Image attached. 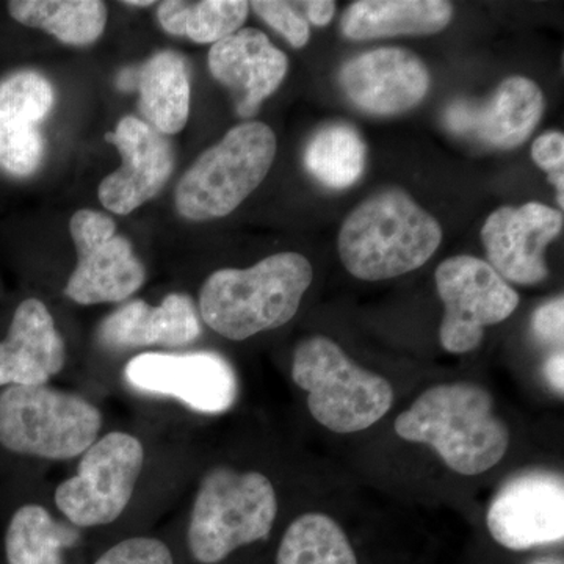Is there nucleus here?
Here are the masks:
<instances>
[{
	"label": "nucleus",
	"mask_w": 564,
	"mask_h": 564,
	"mask_svg": "<svg viewBox=\"0 0 564 564\" xmlns=\"http://www.w3.org/2000/svg\"><path fill=\"white\" fill-rule=\"evenodd\" d=\"M491 393L473 383L440 384L419 397L395 421V433L426 444L456 474L480 475L500 463L510 430L496 414Z\"/></svg>",
	"instance_id": "f257e3e1"
},
{
	"label": "nucleus",
	"mask_w": 564,
	"mask_h": 564,
	"mask_svg": "<svg viewBox=\"0 0 564 564\" xmlns=\"http://www.w3.org/2000/svg\"><path fill=\"white\" fill-rule=\"evenodd\" d=\"M313 278V265L296 252L269 256L251 269L218 270L203 284L199 313L215 333L240 343L291 322Z\"/></svg>",
	"instance_id": "f03ea898"
},
{
	"label": "nucleus",
	"mask_w": 564,
	"mask_h": 564,
	"mask_svg": "<svg viewBox=\"0 0 564 564\" xmlns=\"http://www.w3.org/2000/svg\"><path fill=\"white\" fill-rule=\"evenodd\" d=\"M443 228L408 193H375L345 218L339 254L362 281H384L414 272L440 248Z\"/></svg>",
	"instance_id": "7ed1b4c3"
},
{
	"label": "nucleus",
	"mask_w": 564,
	"mask_h": 564,
	"mask_svg": "<svg viewBox=\"0 0 564 564\" xmlns=\"http://www.w3.org/2000/svg\"><path fill=\"white\" fill-rule=\"evenodd\" d=\"M278 510L276 491L265 475L228 467L210 470L199 484L188 519L192 558L218 564L237 549L267 540Z\"/></svg>",
	"instance_id": "20e7f679"
},
{
	"label": "nucleus",
	"mask_w": 564,
	"mask_h": 564,
	"mask_svg": "<svg viewBox=\"0 0 564 564\" xmlns=\"http://www.w3.org/2000/svg\"><path fill=\"white\" fill-rule=\"evenodd\" d=\"M102 413L77 393L51 386L0 389V451L20 458L69 462L95 444Z\"/></svg>",
	"instance_id": "39448f33"
},
{
	"label": "nucleus",
	"mask_w": 564,
	"mask_h": 564,
	"mask_svg": "<svg viewBox=\"0 0 564 564\" xmlns=\"http://www.w3.org/2000/svg\"><path fill=\"white\" fill-rule=\"evenodd\" d=\"M292 380L307 393L315 421L334 433L364 432L391 411L388 380L356 366L336 343L315 336L296 348Z\"/></svg>",
	"instance_id": "423d86ee"
},
{
	"label": "nucleus",
	"mask_w": 564,
	"mask_h": 564,
	"mask_svg": "<svg viewBox=\"0 0 564 564\" xmlns=\"http://www.w3.org/2000/svg\"><path fill=\"white\" fill-rule=\"evenodd\" d=\"M276 148V137L263 122L236 126L182 176L176 188L182 217L204 221L231 214L265 180Z\"/></svg>",
	"instance_id": "0eeeda50"
},
{
	"label": "nucleus",
	"mask_w": 564,
	"mask_h": 564,
	"mask_svg": "<svg viewBox=\"0 0 564 564\" xmlns=\"http://www.w3.org/2000/svg\"><path fill=\"white\" fill-rule=\"evenodd\" d=\"M143 466L139 437L126 432L104 434L80 455L76 475L57 486L55 507L77 529L109 525L131 502Z\"/></svg>",
	"instance_id": "6e6552de"
},
{
	"label": "nucleus",
	"mask_w": 564,
	"mask_h": 564,
	"mask_svg": "<svg viewBox=\"0 0 564 564\" xmlns=\"http://www.w3.org/2000/svg\"><path fill=\"white\" fill-rule=\"evenodd\" d=\"M434 278L444 303L441 344L454 355L478 348L486 326L507 321L519 306L518 292L488 262L474 256L447 259Z\"/></svg>",
	"instance_id": "1a4fd4ad"
},
{
	"label": "nucleus",
	"mask_w": 564,
	"mask_h": 564,
	"mask_svg": "<svg viewBox=\"0 0 564 564\" xmlns=\"http://www.w3.org/2000/svg\"><path fill=\"white\" fill-rule=\"evenodd\" d=\"M77 250V267L65 293L82 306L120 303L139 291L147 272L117 225L101 212L82 209L69 223Z\"/></svg>",
	"instance_id": "9d476101"
},
{
	"label": "nucleus",
	"mask_w": 564,
	"mask_h": 564,
	"mask_svg": "<svg viewBox=\"0 0 564 564\" xmlns=\"http://www.w3.org/2000/svg\"><path fill=\"white\" fill-rule=\"evenodd\" d=\"M124 377L141 392L173 397L203 414L226 413L239 393L231 364L212 351L141 352Z\"/></svg>",
	"instance_id": "9b49d317"
},
{
	"label": "nucleus",
	"mask_w": 564,
	"mask_h": 564,
	"mask_svg": "<svg viewBox=\"0 0 564 564\" xmlns=\"http://www.w3.org/2000/svg\"><path fill=\"white\" fill-rule=\"evenodd\" d=\"M486 522L494 540L511 551L562 541L563 478L544 473L519 475L496 494Z\"/></svg>",
	"instance_id": "f8f14e48"
},
{
	"label": "nucleus",
	"mask_w": 564,
	"mask_h": 564,
	"mask_svg": "<svg viewBox=\"0 0 564 564\" xmlns=\"http://www.w3.org/2000/svg\"><path fill=\"white\" fill-rule=\"evenodd\" d=\"M562 229V212L544 204L500 207L489 215L481 229V240L491 262L489 265L505 281L540 284L549 274L545 248Z\"/></svg>",
	"instance_id": "ddd939ff"
},
{
	"label": "nucleus",
	"mask_w": 564,
	"mask_h": 564,
	"mask_svg": "<svg viewBox=\"0 0 564 564\" xmlns=\"http://www.w3.org/2000/svg\"><path fill=\"white\" fill-rule=\"evenodd\" d=\"M106 141L120 151L122 165L99 185V202L118 215H128L158 196L172 176L174 152L170 141L135 117L122 118Z\"/></svg>",
	"instance_id": "4468645a"
},
{
	"label": "nucleus",
	"mask_w": 564,
	"mask_h": 564,
	"mask_svg": "<svg viewBox=\"0 0 564 564\" xmlns=\"http://www.w3.org/2000/svg\"><path fill=\"white\" fill-rule=\"evenodd\" d=\"M339 79L348 99L377 117L414 109L430 88L425 63L403 47H380L358 55L345 63Z\"/></svg>",
	"instance_id": "2eb2a0df"
},
{
	"label": "nucleus",
	"mask_w": 564,
	"mask_h": 564,
	"mask_svg": "<svg viewBox=\"0 0 564 564\" xmlns=\"http://www.w3.org/2000/svg\"><path fill=\"white\" fill-rule=\"evenodd\" d=\"M543 113L541 88L525 77H510L485 106L452 104L444 122L456 135L484 141L496 150H511L529 139Z\"/></svg>",
	"instance_id": "dca6fc26"
},
{
	"label": "nucleus",
	"mask_w": 564,
	"mask_h": 564,
	"mask_svg": "<svg viewBox=\"0 0 564 564\" xmlns=\"http://www.w3.org/2000/svg\"><path fill=\"white\" fill-rule=\"evenodd\" d=\"M288 66L284 52L256 29H240L212 44L209 52L212 76L232 91L237 113L242 118L258 113L261 104L284 80Z\"/></svg>",
	"instance_id": "f3484780"
},
{
	"label": "nucleus",
	"mask_w": 564,
	"mask_h": 564,
	"mask_svg": "<svg viewBox=\"0 0 564 564\" xmlns=\"http://www.w3.org/2000/svg\"><path fill=\"white\" fill-rule=\"evenodd\" d=\"M65 364V340L46 304L24 300L14 311L6 339L0 340V389L50 384Z\"/></svg>",
	"instance_id": "a211bd4d"
},
{
	"label": "nucleus",
	"mask_w": 564,
	"mask_h": 564,
	"mask_svg": "<svg viewBox=\"0 0 564 564\" xmlns=\"http://www.w3.org/2000/svg\"><path fill=\"white\" fill-rule=\"evenodd\" d=\"M202 334L191 296L170 293L159 306L132 300L111 313L99 328V339L110 348H181Z\"/></svg>",
	"instance_id": "6ab92c4d"
},
{
	"label": "nucleus",
	"mask_w": 564,
	"mask_h": 564,
	"mask_svg": "<svg viewBox=\"0 0 564 564\" xmlns=\"http://www.w3.org/2000/svg\"><path fill=\"white\" fill-rule=\"evenodd\" d=\"M454 7L444 0H361L345 11L343 32L356 41L444 31Z\"/></svg>",
	"instance_id": "aec40b11"
},
{
	"label": "nucleus",
	"mask_w": 564,
	"mask_h": 564,
	"mask_svg": "<svg viewBox=\"0 0 564 564\" xmlns=\"http://www.w3.org/2000/svg\"><path fill=\"white\" fill-rule=\"evenodd\" d=\"M140 110L148 124L162 135L181 132L191 113V80L184 58L159 52L137 69Z\"/></svg>",
	"instance_id": "412c9836"
},
{
	"label": "nucleus",
	"mask_w": 564,
	"mask_h": 564,
	"mask_svg": "<svg viewBox=\"0 0 564 564\" xmlns=\"http://www.w3.org/2000/svg\"><path fill=\"white\" fill-rule=\"evenodd\" d=\"M73 540L44 505L14 503L3 522V564H63V549Z\"/></svg>",
	"instance_id": "4be33fe9"
},
{
	"label": "nucleus",
	"mask_w": 564,
	"mask_h": 564,
	"mask_svg": "<svg viewBox=\"0 0 564 564\" xmlns=\"http://www.w3.org/2000/svg\"><path fill=\"white\" fill-rule=\"evenodd\" d=\"M9 13L20 24L41 29L70 46L95 43L107 24V7L99 0H13Z\"/></svg>",
	"instance_id": "5701e85b"
},
{
	"label": "nucleus",
	"mask_w": 564,
	"mask_h": 564,
	"mask_svg": "<svg viewBox=\"0 0 564 564\" xmlns=\"http://www.w3.org/2000/svg\"><path fill=\"white\" fill-rule=\"evenodd\" d=\"M367 163V147L351 126L334 122L321 129L304 152L307 172L323 185L336 191L361 180Z\"/></svg>",
	"instance_id": "b1692460"
},
{
	"label": "nucleus",
	"mask_w": 564,
	"mask_h": 564,
	"mask_svg": "<svg viewBox=\"0 0 564 564\" xmlns=\"http://www.w3.org/2000/svg\"><path fill=\"white\" fill-rule=\"evenodd\" d=\"M250 3L242 0L162 2L159 22L172 35L187 36L198 44H215L239 32L247 21Z\"/></svg>",
	"instance_id": "393cba45"
},
{
	"label": "nucleus",
	"mask_w": 564,
	"mask_h": 564,
	"mask_svg": "<svg viewBox=\"0 0 564 564\" xmlns=\"http://www.w3.org/2000/svg\"><path fill=\"white\" fill-rule=\"evenodd\" d=\"M276 564H358L343 527L329 516L306 513L285 530Z\"/></svg>",
	"instance_id": "a878e982"
},
{
	"label": "nucleus",
	"mask_w": 564,
	"mask_h": 564,
	"mask_svg": "<svg viewBox=\"0 0 564 564\" xmlns=\"http://www.w3.org/2000/svg\"><path fill=\"white\" fill-rule=\"evenodd\" d=\"M54 102L51 82L35 70H20L0 82V121L39 126Z\"/></svg>",
	"instance_id": "bb28decb"
},
{
	"label": "nucleus",
	"mask_w": 564,
	"mask_h": 564,
	"mask_svg": "<svg viewBox=\"0 0 564 564\" xmlns=\"http://www.w3.org/2000/svg\"><path fill=\"white\" fill-rule=\"evenodd\" d=\"M44 140L39 126L0 121V169L13 176H31L43 161Z\"/></svg>",
	"instance_id": "cd10ccee"
},
{
	"label": "nucleus",
	"mask_w": 564,
	"mask_h": 564,
	"mask_svg": "<svg viewBox=\"0 0 564 564\" xmlns=\"http://www.w3.org/2000/svg\"><path fill=\"white\" fill-rule=\"evenodd\" d=\"M95 564H176L169 544L154 536L126 538L98 556Z\"/></svg>",
	"instance_id": "c85d7f7f"
},
{
	"label": "nucleus",
	"mask_w": 564,
	"mask_h": 564,
	"mask_svg": "<svg viewBox=\"0 0 564 564\" xmlns=\"http://www.w3.org/2000/svg\"><path fill=\"white\" fill-rule=\"evenodd\" d=\"M250 7L270 28L281 33L293 47H303L311 39L310 22L299 9L289 2L276 0H256Z\"/></svg>",
	"instance_id": "c756f323"
},
{
	"label": "nucleus",
	"mask_w": 564,
	"mask_h": 564,
	"mask_svg": "<svg viewBox=\"0 0 564 564\" xmlns=\"http://www.w3.org/2000/svg\"><path fill=\"white\" fill-rule=\"evenodd\" d=\"M532 328L534 336L543 343L563 345L564 337V300H552L544 306L538 307L533 314Z\"/></svg>",
	"instance_id": "7c9ffc66"
},
{
	"label": "nucleus",
	"mask_w": 564,
	"mask_h": 564,
	"mask_svg": "<svg viewBox=\"0 0 564 564\" xmlns=\"http://www.w3.org/2000/svg\"><path fill=\"white\" fill-rule=\"evenodd\" d=\"M534 163L545 173H560L564 169V135L562 132H547L538 137L532 147Z\"/></svg>",
	"instance_id": "2f4dec72"
},
{
	"label": "nucleus",
	"mask_w": 564,
	"mask_h": 564,
	"mask_svg": "<svg viewBox=\"0 0 564 564\" xmlns=\"http://www.w3.org/2000/svg\"><path fill=\"white\" fill-rule=\"evenodd\" d=\"M306 11L307 21L313 22L317 28H325L332 22L336 3L329 0H311V2L302 3Z\"/></svg>",
	"instance_id": "473e14b6"
},
{
	"label": "nucleus",
	"mask_w": 564,
	"mask_h": 564,
	"mask_svg": "<svg viewBox=\"0 0 564 564\" xmlns=\"http://www.w3.org/2000/svg\"><path fill=\"white\" fill-rule=\"evenodd\" d=\"M544 375L547 378L549 384L552 386L555 392L563 395L564 392V358L563 351L555 352L544 366Z\"/></svg>",
	"instance_id": "72a5a7b5"
},
{
	"label": "nucleus",
	"mask_w": 564,
	"mask_h": 564,
	"mask_svg": "<svg viewBox=\"0 0 564 564\" xmlns=\"http://www.w3.org/2000/svg\"><path fill=\"white\" fill-rule=\"evenodd\" d=\"M530 564H563V562H558V560H554V558H541V560H536V562H532Z\"/></svg>",
	"instance_id": "f704fd0d"
},
{
	"label": "nucleus",
	"mask_w": 564,
	"mask_h": 564,
	"mask_svg": "<svg viewBox=\"0 0 564 564\" xmlns=\"http://www.w3.org/2000/svg\"><path fill=\"white\" fill-rule=\"evenodd\" d=\"M126 3H128V6L148 7V6H152V3H154V2H151V0H150V2H140V0H139V2H133V0H131V2H126Z\"/></svg>",
	"instance_id": "c9c22d12"
}]
</instances>
